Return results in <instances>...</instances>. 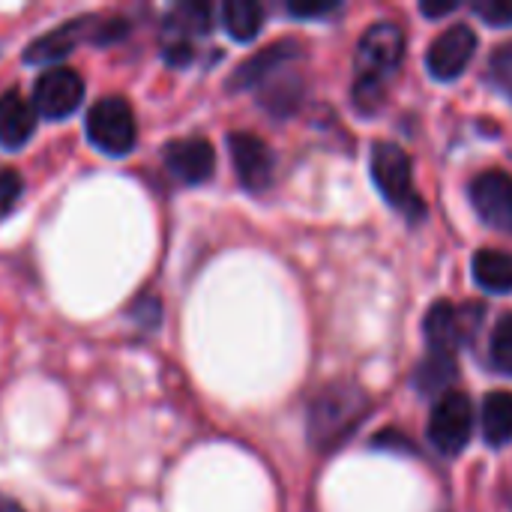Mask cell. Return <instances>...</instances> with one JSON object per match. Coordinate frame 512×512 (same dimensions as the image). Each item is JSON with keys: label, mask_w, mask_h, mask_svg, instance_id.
<instances>
[{"label": "cell", "mask_w": 512, "mask_h": 512, "mask_svg": "<svg viewBox=\"0 0 512 512\" xmlns=\"http://www.w3.org/2000/svg\"><path fill=\"white\" fill-rule=\"evenodd\" d=\"M405 57V33L393 21L372 24L357 45L354 105L363 114H375L387 99V84L399 72Z\"/></svg>", "instance_id": "6da1fadb"}, {"label": "cell", "mask_w": 512, "mask_h": 512, "mask_svg": "<svg viewBox=\"0 0 512 512\" xmlns=\"http://www.w3.org/2000/svg\"><path fill=\"white\" fill-rule=\"evenodd\" d=\"M372 399L354 384H333L327 387L309 408V444L318 453L339 450L369 417Z\"/></svg>", "instance_id": "7a4b0ae2"}, {"label": "cell", "mask_w": 512, "mask_h": 512, "mask_svg": "<svg viewBox=\"0 0 512 512\" xmlns=\"http://www.w3.org/2000/svg\"><path fill=\"white\" fill-rule=\"evenodd\" d=\"M372 177L387 204L402 210L411 222L423 219L426 204L414 189V171H411V156L393 144V141H375L372 147Z\"/></svg>", "instance_id": "3957f363"}, {"label": "cell", "mask_w": 512, "mask_h": 512, "mask_svg": "<svg viewBox=\"0 0 512 512\" xmlns=\"http://www.w3.org/2000/svg\"><path fill=\"white\" fill-rule=\"evenodd\" d=\"M84 132L90 138V144L105 153V156H126L135 147L138 138V126H135V114L129 108V102L123 96H105L99 99L84 120Z\"/></svg>", "instance_id": "277c9868"}, {"label": "cell", "mask_w": 512, "mask_h": 512, "mask_svg": "<svg viewBox=\"0 0 512 512\" xmlns=\"http://www.w3.org/2000/svg\"><path fill=\"white\" fill-rule=\"evenodd\" d=\"M471 429H474L471 399L459 390L441 396L429 420V441L435 444V450L441 456H459L471 441Z\"/></svg>", "instance_id": "5b68a950"}, {"label": "cell", "mask_w": 512, "mask_h": 512, "mask_svg": "<svg viewBox=\"0 0 512 512\" xmlns=\"http://www.w3.org/2000/svg\"><path fill=\"white\" fill-rule=\"evenodd\" d=\"M81 102H84V78L69 66L45 69L36 78L33 96H30V105L45 120H63V117L75 114Z\"/></svg>", "instance_id": "8992f818"}, {"label": "cell", "mask_w": 512, "mask_h": 512, "mask_svg": "<svg viewBox=\"0 0 512 512\" xmlns=\"http://www.w3.org/2000/svg\"><path fill=\"white\" fill-rule=\"evenodd\" d=\"M474 51H477V33L468 24H453L426 51V66H429L432 78L456 81L471 66Z\"/></svg>", "instance_id": "52a82bcc"}, {"label": "cell", "mask_w": 512, "mask_h": 512, "mask_svg": "<svg viewBox=\"0 0 512 512\" xmlns=\"http://www.w3.org/2000/svg\"><path fill=\"white\" fill-rule=\"evenodd\" d=\"M471 204L477 216L495 228L512 234V177L507 171H483L471 180Z\"/></svg>", "instance_id": "ba28073f"}, {"label": "cell", "mask_w": 512, "mask_h": 512, "mask_svg": "<svg viewBox=\"0 0 512 512\" xmlns=\"http://www.w3.org/2000/svg\"><path fill=\"white\" fill-rule=\"evenodd\" d=\"M480 321V306H471V312H459L450 300H441L429 309L426 315V342L432 348V354H450L465 345V339L474 333V324Z\"/></svg>", "instance_id": "9c48e42d"}, {"label": "cell", "mask_w": 512, "mask_h": 512, "mask_svg": "<svg viewBox=\"0 0 512 512\" xmlns=\"http://www.w3.org/2000/svg\"><path fill=\"white\" fill-rule=\"evenodd\" d=\"M231 162L237 171V180L246 192H264L273 180V153L270 147L252 135V132H231L228 135Z\"/></svg>", "instance_id": "30bf717a"}, {"label": "cell", "mask_w": 512, "mask_h": 512, "mask_svg": "<svg viewBox=\"0 0 512 512\" xmlns=\"http://www.w3.org/2000/svg\"><path fill=\"white\" fill-rule=\"evenodd\" d=\"M165 168L189 186L207 183L216 171V150L207 138H177L165 147Z\"/></svg>", "instance_id": "8fae6325"}, {"label": "cell", "mask_w": 512, "mask_h": 512, "mask_svg": "<svg viewBox=\"0 0 512 512\" xmlns=\"http://www.w3.org/2000/svg\"><path fill=\"white\" fill-rule=\"evenodd\" d=\"M300 57V45L294 39H279L267 48H261L258 54H252L246 63L237 66V72L231 75L228 81V90H249V87H258V84H267L273 81L288 63H294Z\"/></svg>", "instance_id": "7c38bea8"}, {"label": "cell", "mask_w": 512, "mask_h": 512, "mask_svg": "<svg viewBox=\"0 0 512 512\" xmlns=\"http://www.w3.org/2000/svg\"><path fill=\"white\" fill-rule=\"evenodd\" d=\"M96 24L99 18L96 15H84V18H72V21H63L60 27L48 30L45 36L33 39L24 51V60L27 63H54L60 57H66L69 51H75L78 42L84 39H93L96 33Z\"/></svg>", "instance_id": "4fadbf2b"}, {"label": "cell", "mask_w": 512, "mask_h": 512, "mask_svg": "<svg viewBox=\"0 0 512 512\" xmlns=\"http://www.w3.org/2000/svg\"><path fill=\"white\" fill-rule=\"evenodd\" d=\"M36 120H39L36 108L18 90H6L0 96V147L6 150L24 147L36 132Z\"/></svg>", "instance_id": "5bb4252c"}, {"label": "cell", "mask_w": 512, "mask_h": 512, "mask_svg": "<svg viewBox=\"0 0 512 512\" xmlns=\"http://www.w3.org/2000/svg\"><path fill=\"white\" fill-rule=\"evenodd\" d=\"M474 279L480 288L492 294L512 291V252L501 249H480L474 255Z\"/></svg>", "instance_id": "9a60e30c"}, {"label": "cell", "mask_w": 512, "mask_h": 512, "mask_svg": "<svg viewBox=\"0 0 512 512\" xmlns=\"http://www.w3.org/2000/svg\"><path fill=\"white\" fill-rule=\"evenodd\" d=\"M483 435L492 447H504L512 441V393L498 390L483 402Z\"/></svg>", "instance_id": "2e32d148"}, {"label": "cell", "mask_w": 512, "mask_h": 512, "mask_svg": "<svg viewBox=\"0 0 512 512\" xmlns=\"http://www.w3.org/2000/svg\"><path fill=\"white\" fill-rule=\"evenodd\" d=\"M222 24H225L231 39L252 42L264 24V9L255 0H228L222 6Z\"/></svg>", "instance_id": "e0dca14e"}, {"label": "cell", "mask_w": 512, "mask_h": 512, "mask_svg": "<svg viewBox=\"0 0 512 512\" xmlns=\"http://www.w3.org/2000/svg\"><path fill=\"white\" fill-rule=\"evenodd\" d=\"M210 6L207 3H180L168 12L165 30L177 33L180 42H189V36H204L210 33Z\"/></svg>", "instance_id": "ac0fdd59"}, {"label": "cell", "mask_w": 512, "mask_h": 512, "mask_svg": "<svg viewBox=\"0 0 512 512\" xmlns=\"http://www.w3.org/2000/svg\"><path fill=\"white\" fill-rule=\"evenodd\" d=\"M453 378H456V360L450 354H432L429 360H423V366L414 375L423 393H441L447 384H453Z\"/></svg>", "instance_id": "d6986e66"}, {"label": "cell", "mask_w": 512, "mask_h": 512, "mask_svg": "<svg viewBox=\"0 0 512 512\" xmlns=\"http://www.w3.org/2000/svg\"><path fill=\"white\" fill-rule=\"evenodd\" d=\"M489 357H492V369L501 375H512V315H504L492 333V345H489Z\"/></svg>", "instance_id": "ffe728a7"}, {"label": "cell", "mask_w": 512, "mask_h": 512, "mask_svg": "<svg viewBox=\"0 0 512 512\" xmlns=\"http://www.w3.org/2000/svg\"><path fill=\"white\" fill-rule=\"evenodd\" d=\"M489 81L512 102V42H504L489 57Z\"/></svg>", "instance_id": "44dd1931"}, {"label": "cell", "mask_w": 512, "mask_h": 512, "mask_svg": "<svg viewBox=\"0 0 512 512\" xmlns=\"http://www.w3.org/2000/svg\"><path fill=\"white\" fill-rule=\"evenodd\" d=\"M474 12L495 27H512V0H477Z\"/></svg>", "instance_id": "7402d4cb"}, {"label": "cell", "mask_w": 512, "mask_h": 512, "mask_svg": "<svg viewBox=\"0 0 512 512\" xmlns=\"http://www.w3.org/2000/svg\"><path fill=\"white\" fill-rule=\"evenodd\" d=\"M21 198V177L15 171H0V219L15 207Z\"/></svg>", "instance_id": "603a6c76"}, {"label": "cell", "mask_w": 512, "mask_h": 512, "mask_svg": "<svg viewBox=\"0 0 512 512\" xmlns=\"http://www.w3.org/2000/svg\"><path fill=\"white\" fill-rule=\"evenodd\" d=\"M132 321H138L141 327H156L162 321V306L156 297H141L132 309H129Z\"/></svg>", "instance_id": "cb8c5ba5"}, {"label": "cell", "mask_w": 512, "mask_h": 512, "mask_svg": "<svg viewBox=\"0 0 512 512\" xmlns=\"http://www.w3.org/2000/svg\"><path fill=\"white\" fill-rule=\"evenodd\" d=\"M339 9L336 0H318V3H288V12L297 15V18H318V15H327Z\"/></svg>", "instance_id": "d4e9b609"}, {"label": "cell", "mask_w": 512, "mask_h": 512, "mask_svg": "<svg viewBox=\"0 0 512 512\" xmlns=\"http://www.w3.org/2000/svg\"><path fill=\"white\" fill-rule=\"evenodd\" d=\"M162 57H165V63H171V66H186L192 57H195V48H192V42H171V45H165L162 48Z\"/></svg>", "instance_id": "484cf974"}, {"label": "cell", "mask_w": 512, "mask_h": 512, "mask_svg": "<svg viewBox=\"0 0 512 512\" xmlns=\"http://www.w3.org/2000/svg\"><path fill=\"white\" fill-rule=\"evenodd\" d=\"M456 9H459L456 0H423V3H420V12L429 15V18H441V15H450V12H456Z\"/></svg>", "instance_id": "4316f807"}, {"label": "cell", "mask_w": 512, "mask_h": 512, "mask_svg": "<svg viewBox=\"0 0 512 512\" xmlns=\"http://www.w3.org/2000/svg\"><path fill=\"white\" fill-rule=\"evenodd\" d=\"M372 444H375L378 450H381V447H402V450L414 453V444H411V441H408V438H405L402 432H393V429L381 432V435H378V438H375Z\"/></svg>", "instance_id": "83f0119b"}, {"label": "cell", "mask_w": 512, "mask_h": 512, "mask_svg": "<svg viewBox=\"0 0 512 512\" xmlns=\"http://www.w3.org/2000/svg\"><path fill=\"white\" fill-rule=\"evenodd\" d=\"M0 512H21V507H18L15 501H9V498L0 495Z\"/></svg>", "instance_id": "f1b7e54d"}]
</instances>
